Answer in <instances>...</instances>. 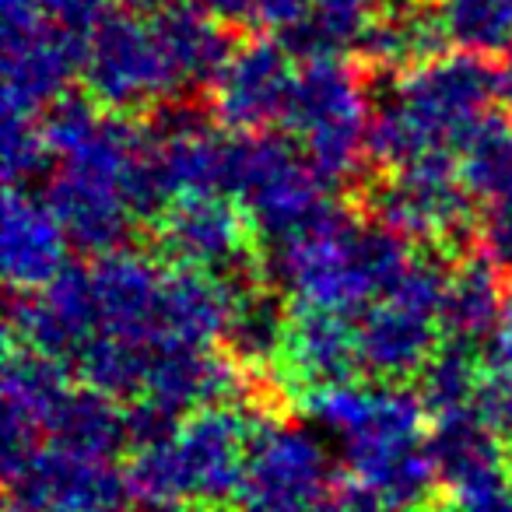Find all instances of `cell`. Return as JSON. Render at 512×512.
Returning <instances> with one entry per match:
<instances>
[{
    "label": "cell",
    "instance_id": "obj_35",
    "mask_svg": "<svg viewBox=\"0 0 512 512\" xmlns=\"http://www.w3.org/2000/svg\"><path fill=\"white\" fill-rule=\"evenodd\" d=\"M334 512H397V509H390V505H386L379 495H372V491L351 488V491H341Z\"/></svg>",
    "mask_w": 512,
    "mask_h": 512
},
{
    "label": "cell",
    "instance_id": "obj_11",
    "mask_svg": "<svg viewBox=\"0 0 512 512\" xmlns=\"http://www.w3.org/2000/svg\"><path fill=\"white\" fill-rule=\"evenodd\" d=\"M337 463L323 435L295 421L260 418L235 512H334Z\"/></svg>",
    "mask_w": 512,
    "mask_h": 512
},
{
    "label": "cell",
    "instance_id": "obj_22",
    "mask_svg": "<svg viewBox=\"0 0 512 512\" xmlns=\"http://www.w3.org/2000/svg\"><path fill=\"white\" fill-rule=\"evenodd\" d=\"M505 285L498 281V264L488 256H474L449 267L446 302H442V337L477 355L495 344L502 330Z\"/></svg>",
    "mask_w": 512,
    "mask_h": 512
},
{
    "label": "cell",
    "instance_id": "obj_18",
    "mask_svg": "<svg viewBox=\"0 0 512 512\" xmlns=\"http://www.w3.org/2000/svg\"><path fill=\"white\" fill-rule=\"evenodd\" d=\"M299 64L285 39H249L214 81V116L221 127L260 134L285 120Z\"/></svg>",
    "mask_w": 512,
    "mask_h": 512
},
{
    "label": "cell",
    "instance_id": "obj_36",
    "mask_svg": "<svg viewBox=\"0 0 512 512\" xmlns=\"http://www.w3.org/2000/svg\"><path fill=\"white\" fill-rule=\"evenodd\" d=\"M488 351H495V355H512V278L509 285H505V309H502V330H498L495 344H491Z\"/></svg>",
    "mask_w": 512,
    "mask_h": 512
},
{
    "label": "cell",
    "instance_id": "obj_38",
    "mask_svg": "<svg viewBox=\"0 0 512 512\" xmlns=\"http://www.w3.org/2000/svg\"><path fill=\"white\" fill-rule=\"evenodd\" d=\"M137 512H197L193 502H141Z\"/></svg>",
    "mask_w": 512,
    "mask_h": 512
},
{
    "label": "cell",
    "instance_id": "obj_32",
    "mask_svg": "<svg viewBox=\"0 0 512 512\" xmlns=\"http://www.w3.org/2000/svg\"><path fill=\"white\" fill-rule=\"evenodd\" d=\"M456 512H512V477L502 467L453 488Z\"/></svg>",
    "mask_w": 512,
    "mask_h": 512
},
{
    "label": "cell",
    "instance_id": "obj_23",
    "mask_svg": "<svg viewBox=\"0 0 512 512\" xmlns=\"http://www.w3.org/2000/svg\"><path fill=\"white\" fill-rule=\"evenodd\" d=\"M446 39L449 36L439 15L404 4V8L379 11L365 29V36L358 39V50L383 71H407V67L442 57Z\"/></svg>",
    "mask_w": 512,
    "mask_h": 512
},
{
    "label": "cell",
    "instance_id": "obj_19",
    "mask_svg": "<svg viewBox=\"0 0 512 512\" xmlns=\"http://www.w3.org/2000/svg\"><path fill=\"white\" fill-rule=\"evenodd\" d=\"M64 225L53 214L50 200L29 186H8L4 197V225H0V267L15 292H39L67 271Z\"/></svg>",
    "mask_w": 512,
    "mask_h": 512
},
{
    "label": "cell",
    "instance_id": "obj_7",
    "mask_svg": "<svg viewBox=\"0 0 512 512\" xmlns=\"http://www.w3.org/2000/svg\"><path fill=\"white\" fill-rule=\"evenodd\" d=\"M256 425L260 418L242 404L186 414L172 435L134 449L127 467L130 495L141 502H235Z\"/></svg>",
    "mask_w": 512,
    "mask_h": 512
},
{
    "label": "cell",
    "instance_id": "obj_24",
    "mask_svg": "<svg viewBox=\"0 0 512 512\" xmlns=\"http://www.w3.org/2000/svg\"><path fill=\"white\" fill-rule=\"evenodd\" d=\"M428 453H432L439 481H446L449 488L477 474L498 470L505 463L502 439L474 411L435 418V428L428 435Z\"/></svg>",
    "mask_w": 512,
    "mask_h": 512
},
{
    "label": "cell",
    "instance_id": "obj_20",
    "mask_svg": "<svg viewBox=\"0 0 512 512\" xmlns=\"http://www.w3.org/2000/svg\"><path fill=\"white\" fill-rule=\"evenodd\" d=\"M278 365L288 383L302 390V397L327 390V386L351 383L362 372L355 320L330 313V309L292 306Z\"/></svg>",
    "mask_w": 512,
    "mask_h": 512
},
{
    "label": "cell",
    "instance_id": "obj_39",
    "mask_svg": "<svg viewBox=\"0 0 512 512\" xmlns=\"http://www.w3.org/2000/svg\"><path fill=\"white\" fill-rule=\"evenodd\" d=\"M53 512H127V505H78V509H53Z\"/></svg>",
    "mask_w": 512,
    "mask_h": 512
},
{
    "label": "cell",
    "instance_id": "obj_25",
    "mask_svg": "<svg viewBox=\"0 0 512 512\" xmlns=\"http://www.w3.org/2000/svg\"><path fill=\"white\" fill-rule=\"evenodd\" d=\"M376 15L379 0H313L306 22L285 43L295 57H341L348 46H358Z\"/></svg>",
    "mask_w": 512,
    "mask_h": 512
},
{
    "label": "cell",
    "instance_id": "obj_26",
    "mask_svg": "<svg viewBox=\"0 0 512 512\" xmlns=\"http://www.w3.org/2000/svg\"><path fill=\"white\" fill-rule=\"evenodd\" d=\"M285 327H288V316H285V309H281L278 295L242 288L239 302H235V309H232V320H228V330H225L228 355L239 365L278 362Z\"/></svg>",
    "mask_w": 512,
    "mask_h": 512
},
{
    "label": "cell",
    "instance_id": "obj_14",
    "mask_svg": "<svg viewBox=\"0 0 512 512\" xmlns=\"http://www.w3.org/2000/svg\"><path fill=\"white\" fill-rule=\"evenodd\" d=\"M144 137L151 179L165 204L190 193H228L235 134H225L214 113L186 102H165L144 127Z\"/></svg>",
    "mask_w": 512,
    "mask_h": 512
},
{
    "label": "cell",
    "instance_id": "obj_8",
    "mask_svg": "<svg viewBox=\"0 0 512 512\" xmlns=\"http://www.w3.org/2000/svg\"><path fill=\"white\" fill-rule=\"evenodd\" d=\"M228 197L239 200L256 239L267 246L295 239L334 211L330 183L316 172L306 151L288 134H239L235 137Z\"/></svg>",
    "mask_w": 512,
    "mask_h": 512
},
{
    "label": "cell",
    "instance_id": "obj_6",
    "mask_svg": "<svg viewBox=\"0 0 512 512\" xmlns=\"http://www.w3.org/2000/svg\"><path fill=\"white\" fill-rule=\"evenodd\" d=\"M4 467L32 449L53 446L95 460H113L127 446V414L92 386H74L71 372L36 351H11L4 365Z\"/></svg>",
    "mask_w": 512,
    "mask_h": 512
},
{
    "label": "cell",
    "instance_id": "obj_4",
    "mask_svg": "<svg viewBox=\"0 0 512 512\" xmlns=\"http://www.w3.org/2000/svg\"><path fill=\"white\" fill-rule=\"evenodd\" d=\"M495 102V67L477 53H442L407 67L372 106L369 158L390 172L418 162H453L495 123Z\"/></svg>",
    "mask_w": 512,
    "mask_h": 512
},
{
    "label": "cell",
    "instance_id": "obj_34",
    "mask_svg": "<svg viewBox=\"0 0 512 512\" xmlns=\"http://www.w3.org/2000/svg\"><path fill=\"white\" fill-rule=\"evenodd\" d=\"M186 4L207 11L225 25H253V0H186Z\"/></svg>",
    "mask_w": 512,
    "mask_h": 512
},
{
    "label": "cell",
    "instance_id": "obj_9",
    "mask_svg": "<svg viewBox=\"0 0 512 512\" xmlns=\"http://www.w3.org/2000/svg\"><path fill=\"white\" fill-rule=\"evenodd\" d=\"M281 127L330 186L351 179L369 151L372 130V106L358 71L341 57H299Z\"/></svg>",
    "mask_w": 512,
    "mask_h": 512
},
{
    "label": "cell",
    "instance_id": "obj_17",
    "mask_svg": "<svg viewBox=\"0 0 512 512\" xmlns=\"http://www.w3.org/2000/svg\"><path fill=\"white\" fill-rule=\"evenodd\" d=\"M8 512H53L78 505H127V470L109 460L39 446L25 460L4 467Z\"/></svg>",
    "mask_w": 512,
    "mask_h": 512
},
{
    "label": "cell",
    "instance_id": "obj_16",
    "mask_svg": "<svg viewBox=\"0 0 512 512\" xmlns=\"http://www.w3.org/2000/svg\"><path fill=\"white\" fill-rule=\"evenodd\" d=\"M158 239L169 264L242 281L253 225L228 193H190L158 214Z\"/></svg>",
    "mask_w": 512,
    "mask_h": 512
},
{
    "label": "cell",
    "instance_id": "obj_31",
    "mask_svg": "<svg viewBox=\"0 0 512 512\" xmlns=\"http://www.w3.org/2000/svg\"><path fill=\"white\" fill-rule=\"evenodd\" d=\"M46 22L88 57V46L102 32V25L116 15V0H39Z\"/></svg>",
    "mask_w": 512,
    "mask_h": 512
},
{
    "label": "cell",
    "instance_id": "obj_27",
    "mask_svg": "<svg viewBox=\"0 0 512 512\" xmlns=\"http://www.w3.org/2000/svg\"><path fill=\"white\" fill-rule=\"evenodd\" d=\"M484 355L460 344H442L428 365L418 372V397L432 418H449V414L474 411L477 379H481Z\"/></svg>",
    "mask_w": 512,
    "mask_h": 512
},
{
    "label": "cell",
    "instance_id": "obj_33",
    "mask_svg": "<svg viewBox=\"0 0 512 512\" xmlns=\"http://www.w3.org/2000/svg\"><path fill=\"white\" fill-rule=\"evenodd\" d=\"M313 0H253V25L292 36L309 15Z\"/></svg>",
    "mask_w": 512,
    "mask_h": 512
},
{
    "label": "cell",
    "instance_id": "obj_29",
    "mask_svg": "<svg viewBox=\"0 0 512 512\" xmlns=\"http://www.w3.org/2000/svg\"><path fill=\"white\" fill-rule=\"evenodd\" d=\"M4 179L8 186H29L53 165L43 123L32 116H4Z\"/></svg>",
    "mask_w": 512,
    "mask_h": 512
},
{
    "label": "cell",
    "instance_id": "obj_30",
    "mask_svg": "<svg viewBox=\"0 0 512 512\" xmlns=\"http://www.w3.org/2000/svg\"><path fill=\"white\" fill-rule=\"evenodd\" d=\"M474 414L502 442H512V355L484 351L481 379H477L474 393Z\"/></svg>",
    "mask_w": 512,
    "mask_h": 512
},
{
    "label": "cell",
    "instance_id": "obj_21",
    "mask_svg": "<svg viewBox=\"0 0 512 512\" xmlns=\"http://www.w3.org/2000/svg\"><path fill=\"white\" fill-rule=\"evenodd\" d=\"M463 183L474 200L481 249L498 267H512V127L491 123L463 158Z\"/></svg>",
    "mask_w": 512,
    "mask_h": 512
},
{
    "label": "cell",
    "instance_id": "obj_13",
    "mask_svg": "<svg viewBox=\"0 0 512 512\" xmlns=\"http://www.w3.org/2000/svg\"><path fill=\"white\" fill-rule=\"evenodd\" d=\"M4 18V116H32L67 99L85 57L50 22L39 0H0Z\"/></svg>",
    "mask_w": 512,
    "mask_h": 512
},
{
    "label": "cell",
    "instance_id": "obj_15",
    "mask_svg": "<svg viewBox=\"0 0 512 512\" xmlns=\"http://www.w3.org/2000/svg\"><path fill=\"white\" fill-rule=\"evenodd\" d=\"M470 193L453 162H418L393 169L369 193L376 221L404 235L407 242H449L467 228Z\"/></svg>",
    "mask_w": 512,
    "mask_h": 512
},
{
    "label": "cell",
    "instance_id": "obj_12",
    "mask_svg": "<svg viewBox=\"0 0 512 512\" xmlns=\"http://www.w3.org/2000/svg\"><path fill=\"white\" fill-rule=\"evenodd\" d=\"M81 74L95 102L109 109H137L151 102L165 106L183 95L151 15L116 11L88 46Z\"/></svg>",
    "mask_w": 512,
    "mask_h": 512
},
{
    "label": "cell",
    "instance_id": "obj_28",
    "mask_svg": "<svg viewBox=\"0 0 512 512\" xmlns=\"http://www.w3.org/2000/svg\"><path fill=\"white\" fill-rule=\"evenodd\" d=\"M439 18L460 50L477 57H505L512 50V0H442Z\"/></svg>",
    "mask_w": 512,
    "mask_h": 512
},
{
    "label": "cell",
    "instance_id": "obj_2",
    "mask_svg": "<svg viewBox=\"0 0 512 512\" xmlns=\"http://www.w3.org/2000/svg\"><path fill=\"white\" fill-rule=\"evenodd\" d=\"M53 169L46 193L74 249L106 256L123 249L141 218L165 211L148 169V137L99 102L60 99L43 113Z\"/></svg>",
    "mask_w": 512,
    "mask_h": 512
},
{
    "label": "cell",
    "instance_id": "obj_5",
    "mask_svg": "<svg viewBox=\"0 0 512 512\" xmlns=\"http://www.w3.org/2000/svg\"><path fill=\"white\" fill-rule=\"evenodd\" d=\"M414 249L383 221L334 211L295 239L274 246L271 278L292 306L358 316L411 267Z\"/></svg>",
    "mask_w": 512,
    "mask_h": 512
},
{
    "label": "cell",
    "instance_id": "obj_40",
    "mask_svg": "<svg viewBox=\"0 0 512 512\" xmlns=\"http://www.w3.org/2000/svg\"><path fill=\"white\" fill-rule=\"evenodd\" d=\"M134 4H158V0H134Z\"/></svg>",
    "mask_w": 512,
    "mask_h": 512
},
{
    "label": "cell",
    "instance_id": "obj_10",
    "mask_svg": "<svg viewBox=\"0 0 512 512\" xmlns=\"http://www.w3.org/2000/svg\"><path fill=\"white\" fill-rule=\"evenodd\" d=\"M446 285L449 267L435 256H414L411 267L358 316V351L372 379L400 383L425 369L439 351Z\"/></svg>",
    "mask_w": 512,
    "mask_h": 512
},
{
    "label": "cell",
    "instance_id": "obj_37",
    "mask_svg": "<svg viewBox=\"0 0 512 512\" xmlns=\"http://www.w3.org/2000/svg\"><path fill=\"white\" fill-rule=\"evenodd\" d=\"M495 78H498V102L512 106V50L502 57V64L495 67Z\"/></svg>",
    "mask_w": 512,
    "mask_h": 512
},
{
    "label": "cell",
    "instance_id": "obj_3",
    "mask_svg": "<svg viewBox=\"0 0 512 512\" xmlns=\"http://www.w3.org/2000/svg\"><path fill=\"white\" fill-rule=\"evenodd\" d=\"M306 411L334 442L358 488L372 491L397 512H418L428 502L435 463L425 439V404L400 383H341L306 397Z\"/></svg>",
    "mask_w": 512,
    "mask_h": 512
},
{
    "label": "cell",
    "instance_id": "obj_1",
    "mask_svg": "<svg viewBox=\"0 0 512 512\" xmlns=\"http://www.w3.org/2000/svg\"><path fill=\"white\" fill-rule=\"evenodd\" d=\"M239 292L242 281L116 249L39 292H18L8 334L92 390L137 404L162 358L225 341Z\"/></svg>",
    "mask_w": 512,
    "mask_h": 512
}]
</instances>
